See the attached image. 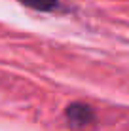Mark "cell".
Returning <instances> with one entry per match:
<instances>
[{
  "label": "cell",
  "instance_id": "cell-2",
  "mask_svg": "<svg viewBox=\"0 0 129 131\" xmlns=\"http://www.w3.org/2000/svg\"><path fill=\"white\" fill-rule=\"evenodd\" d=\"M27 8H32L36 12H53L61 6L59 0H19Z\"/></svg>",
  "mask_w": 129,
  "mask_h": 131
},
{
  "label": "cell",
  "instance_id": "cell-1",
  "mask_svg": "<svg viewBox=\"0 0 129 131\" xmlns=\"http://www.w3.org/2000/svg\"><path fill=\"white\" fill-rule=\"evenodd\" d=\"M65 116L70 122V125H74V127H86V125L93 124V120H95L93 108L89 105H86V103H72V105H68L65 110Z\"/></svg>",
  "mask_w": 129,
  "mask_h": 131
}]
</instances>
